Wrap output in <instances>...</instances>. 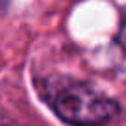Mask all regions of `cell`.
<instances>
[{
    "mask_svg": "<svg viewBox=\"0 0 126 126\" xmlns=\"http://www.w3.org/2000/svg\"><path fill=\"white\" fill-rule=\"evenodd\" d=\"M0 126H24V124L13 121V119H0Z\"/></svg>",
    "mask_w": 126,
    "mask_h": 126,
    "instance_id": "7a4b0ae2",
    "label": "cell"
},
{
    "mask_svg": "<svg viewBox=\"0 0 126 126\" xmlns=\"http://www.w3.org/2000/svg\"><path fill=\"white\" fill-rule=\"evenodd\" d=\"M41 94L56 115L69 126H106L119 117L121 104L91 83L69 76H50Z\"/></svg>",
    "mask_w": 126,
    "mask_h": 126,
    "instance_id": "6da1fadb",
    "label": "cell"
}]
</instances>
